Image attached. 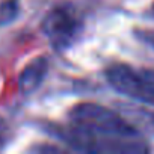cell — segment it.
<instances>
[{
  "label": "cell",
  "mask_w": 154,
  "mask_h": 154,
  "mask_svg": "<svg viewBox=\"0 0 154 154\" xmlns=\"http://www.w3.org/2000/svg\"><path fill=\"white\" fill-rule=\"evenodd\" d=\"M20 14L18 0H3L0 3V26L11 24Z\"/></svg>",
  "instance_id": "5"
},
{
  "label": "cell",
  "mask_w": 154,
  "mask_h": 154,
  "mask_svg": "<svg viewBox=\"0 0 154 154\" xmlns=\"http://www.w3.org/2000/svg\"><path fill=\"white\" fill-rule=\"evenodd\" d=\"M44 35L56 50H65L74 44L82 32V21L71 8L56 6L44 17L41 23Z\"/></svg>",
  "instance_id": "2"
},
{
  "label": "cell",
  "mask_w": 154,
  "mask_h": 154,
  "mask_svg": "<svg viewBox=\"0 0 154 154\" xmlns=\"http://www.w3.org/2000/svg\"><path fill=\"white\" fill-rule=\"evenodd\" d=\"M136 36L142 42H145V44H148L149 47L154 48V29H137Z\"/></svg>",
  "instance_id": "6"
},
{
  "label": "cell",
  "mask_w": 154,
  "mask_h": 154,
  "mask_svg": "<svg viewBox=\"0 0 154 154\" xmlns=\"http://www.w3.org/2000/svg\"><path fill=\"white\" fill-rule=\"evenodd\" d=\"M149 116H151V124H152V127H154V113H151Z\"/></svg>",
  "instance_id": "8"
},
{
  "label": "cell",
  "mask_w": 154,
  "mask_h": 154,
  "mask_svg": "<svg viewBox=\"0 0 154 154\" xmlns=\"http://www.w3.org/2000/svg\"><path fill=\"white\" fill-rule=\"evenodd\" d=\"M71 124L100 136L137 137L139 131L115 110L97 103H79L69 110Z\"/></svg>",
  "instance_id": "1"
},
{
  "label": "cell",
  "mask_w": 154,
  "mask_h": 154,
  "mask_svg": "<svg viewBox=\"0 0 154 154\" xmlns=\"http://www.w3.org/2000/svg\"><path fill=\"white\" fill-rule=\"evenodd\" d=\"M107 83L119 94L154 106V95L140 69L127 63H112L104 71Z\"/></svg>",
  "instance_id": "3"
},
{
  "label": "cell",
  "mask_w": 154,
  "mask_h": 154,
  "mask_svg": "<svg viewBox=\"0 0 154 154\" xmlns=\"http://www.w3.org/2000/svg\"><path fill=\"white\" fill-rule=\"evenodd\" d=\"M140 71H142V74H143V77H145V80L148 82L149 89H151V92H152V95H154V69L143 68V69H140Z\"/></svg>",
  "instance_id": "7"
},
{
  "label": "cell",
  "mask_w": 154,
  "mask_h": 154,
  "mask_svg": "<svg viewBox=\"0 0 154 154\" xmlns=\"http://www.w3.org/2000/svg\"><path fill=\"white\" fill-rule=\"evenodd\" d=\"M48 72V60L44 56H39L33 60H30L21 71L18 77V89L23 95H30L33 91H36L45 75Z\"/></svg>",
  "instance_id": "4"
}]
</instances>
